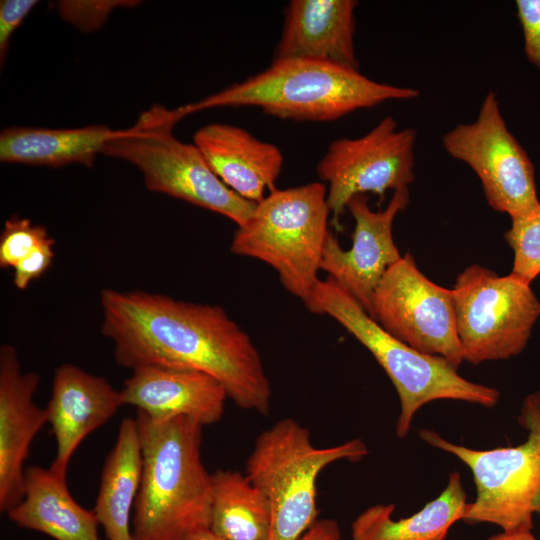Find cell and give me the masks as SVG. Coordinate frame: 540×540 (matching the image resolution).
I'll use <instances>...</instances> for the list:
<instances>
[{"label": "cell", "mask_w": 540, "mask_h": 540, "mask_svg": "<svg viewBox=\"0 0 540 540\" xmlns=\"http://www.w3.org/2000/svg\"><path fill=\"white\" fill-rule=\"evenodd\" d=\"M442 144L475 172L495 211L512 218L540 209L533 163L508 129L495 92L486 94L473 122L449 130Z\"/></svg>", "instance_id": "obj_10"}, {"label": "cell", "mask_w": 540, "mask_h": 540, "mask_svg": "<svg viewBox=\"0 0 540 540\" xmlns=\"http://www.w3.org/2000/svg\"><path fill=\"white\" fill-rule=\"evenodd\" d=\"M413 349L462 363L452 289L428 279L407 252L391 265L372 296V316Z\"/></svg>", "instance_id": "obj_11"}, {"label": "cell", "mask_w": 540, "mask_h": 540, "mask_svg": "<svg viewBox=\"0 0 540 540\" xmlns=\"http://www.w3.org/2000/svg\"><path fill=\"white\" fill-rule=\"evenodd\" d=\"M330 214L322 182L274 188L237 226L230 250L269 265L282 286L305 304L320 280Z\"/></svg>", "instance_id": "obj_5"}, {"label": "cell", "mask_w": 540, "mask_h": 540, "mask_svg": "<svg viewBox=\"0 0 540 540\" xmlns=\"http://www.w3.org/2000/svg\"><path fill=\"white\" fill-rule=\"evenodd\" d=\"M100 303L101 332L118 365L199 371L217 380L237 407L269 412L272 390L260 353L221 306L108 288Z\"/></svg>", "instance_id": "obj_1"}, {"label": "cell", "mask_w": 540, "mask_h": 540, "mask_svg": "<svg viewBox=\"0 0 540 540\" xmlns=\"http://www.w3.org/2000/svg\"><path fill=\"white\" fill-rule=\"evenodd\" d=\"M419 93L331 63L281 59L243 82L181 107L186 116L210 108L257 107L281 119L322 122L386 101L414 99Z\"/></svg>", "instance_id": "obj_3"}, {"label": "cell", "mask_w": 540, "mask_h": 540, "mask_svg": "<svg viewBox=\"0 0 540 540\" xmlns=\"http://www.w3.org/2000/svg\"><path fill=\"white\" fill-rule=\"evenodd\" d=\"M40 378L22 371L17 350L0 348V511L7 513L23 497L31 443L47 423L45 408L33 397Z\"/></svg>", "instance_id": "obj_14"}, {"label": "cell", "mask_w": 540, "mask_h": 540, "mask_svg": "<svg viewBox=\"0 0 540 540\" xmlns=\"http://www.w3.org/2000/svg\"><path fill=\"white\" fill-rule=\"evenodd\" d=\"M123 405H130L156 421L189 417L202 426L218 422L228 395L213 377L195 370L144 366L120 390Z\"/></svg>", "instance_id": "obj_16"}, {"label": "cell", "mask_w": 540, "mask_h": 540, "mask_svg": "<svg viewBox=\"0 0 540 540\" xmlns=\"http://www.w3.org/2000/svg\"><path fill=\"white\" fill-rule=\"evenodd\" d=\"M49 238L45 227L34 225L27 218L13 216L7 219L0 235L1 268H14Z\"/></svg>", "instance_id": "obj_25"}, {"label": "cell", "mask_w": 540, "mask_h": 540, "mask_svg": "<svg viewBox=\"0 0 540 540\" xmlns=\"http://www.w3.org/2000/svg\"><path fill=\"white\" fill-rule=\"evenodd\" d=\"M193 139L214 173L242 198L257 203L275 188L284 161L277 146L225 123L207 124Z\"/></svg>", "instance_id": "obj_18"}, {"label": "cell", "mask_w": 540, "mask_h": 540, "mask_svg": "<svg viewBox=\"0 0 540 540\" xmlns=\"http://www.w3.org/2000/svg\"><path fill=\"white\" fill-rule=\"evenodd\" d=\"M142 478L133 540H182L210 525L212 473L201 459L202 425L189 417L156 421L137 412Z\"/></svg>", "instance_id": "obj_2"}, {"label": "cell", "mask_w": 540, "mask_h": 540, "mask_svg": "<svg viewBox=\"0 0 540 540\" xmlns=\"http://www.w3.org/2000/svg\"><path fill=\"white\" fill-rule=\"evenodd\" d=\"M305 306L336 320L383 368L400 401L396 422L400 439L409 433L416 412L429 402L458 400L487 408L498 403L497 389L463 378L445 358L423 354L392 336L333 279H320Z\"/></svg>", "instance_id": "obj_4"}, {"label": "cell", "mask_w": 540, "mask_h": 540, "mask_svg": "<svg viewBox=\"0 0 540 540\" xmlns=\"http://www.w3.org/2000/svg\"><path fill=\"white\" fill-rule=\"evenodd\" d=\"M7 514L17 526L54 540H100L93 509L78 504L67 478L50 468L32 465L25 470L23 497Z\"/></svg>", "instance_id": "obj_19"}, {"label": "cell", "mask_w": 540, "mask_h": 540, "mask_svg": "<svg viewBox=\"0 0 540 540\" xmlns=\"http://www.w3.org/2000/svg\"><path fill=\"white\" fill-rule=\"evenodd\" d=\"M299 540H341V531L336 520L318 519Z\"/></svg>", "instance_id": "obj_30"}, {"label": "cell", "mask_w": 540, "mask_h": 540, "mask_svg": "<svg viewBox=\"0 0 540 540\" xmlns=\"http://www.w3.org/2000/svg\"><path fill=\"white\" fill-rule=\"evenodd\" d=\"M416 139L415 129H399L388 115L361 137L329 144L316 174L327 184V201L336 223L352 197L374 193L383 200L388 190L408 188L414 182Z\"/></svg>", "instance_id": "obj_12"}, {"label": "cell", "mask_w": 540, "mask_h": 540, "mask_svg": "<svg viewBox=\"0 0 540 540\" xmlns=\"http://www.w3.org/2000/svg\"><path fill=\"white\" fill-rule=\"evenodd\" d=\"M123 131L100 124L60 129L8 127L0 134V160L52 168L71 164L92 167L104 146Z\"/></svg>", "instance_id": "obj_20"}, {"label": "cell", "mask_w": 540, "mask_h": 540, "mask_svg": "<svg viewBox=\"0 0 540 540\" xmlns=\"http://www.w3.org/2000/svg\"><path fill=\"white\" fill-rule=\"evenodd\" d=\"M123 406L120 390L101 376L73 364L54 373L45 407L47 423L56 441V455L49 467L67 478L71 458L83 440L106 424Z\"/></svg>", "instance_id": "obj_15"}, {"label": "cell", "mask_w": 540, "mask_h": 540, "mask_svg": "<svg viewBox=\"0 0 540 540\" xmlns=\"http://www.w3.org/2000/svg\"><path fill=\"white\" fill-rule=\"evenodd\" d=\"M368 453L359 438L316 447L310 431L292 418L261 432L244 473L268 500V540H299L318 520L317 479L322 470L337 461L358 462Z\"/></svg>", "instance_id": "obj_6"}, {"label": "cell", "mask_w": 540, "mask_h": 540, "mask_svg": "<svg viewBox=\"0 0 540 540\" xmlns=\"http://www.w3.org/2000/svg\"><path fill=\"white\" fill-rule=\"evenodd\" d=\"M517 17L527 60L540 69V0H517Z\"/></svg>", "instance_id": "obj_27"}, {"label": "cell", "mask_w": 540, "mask_h": 540, "mask_svg": "<svg viewBox=\"0 0 540 540\" xmlns=\"http://www.w3.org/2000/svg\"><path fill=\"white\" fill-rule=\"evenodd\" d=\"M35 0H2L0 2V61H5L11 37L32 9Z\"/></svg>", "instance_id": "obj_29"}, {"label": "cell", "mask_w": 540, "mask_h": 540, "mask_svg": "<svg viewBox=\"0 0 540 540\" xmlns=\"http://www.w3.org/2000/svg\"><path fill=\"white\" fill-rule=\"evenodd\" d=\"M467 496L460 473L449 474L444 490L422 509L395 520V505L375 504L352 522V540H445L457 521L463 520Z\"/></svg>", "instance_id": "obj_21"}, {"label": "cell", "mask_w": 540, "mask_h": 540, "mask_svg": "<svg viewBox=\"0 0 540 540\" xmlns=\"http://www.w3.org/2000/svg\"><path fill=\"white\" fill-rule=\"evenodd\" d=\"M54 245L55 241L50 237L13 268V283L16 288L26 289L33 280L38 279L46 272L53 262Z\"/></svg>", "instance_id": "obj_28"}, {"label": "cell", "mask_w": 540, "mask_h": 540, "mask_svg": "<svg viewBox=\"0 0 540 540\" xmlns=\"http://www.w3.org/2000/svg\"><path fill=\"white\" fill-rule=\"evenodd\" d=\"M136 418H124L100 478L94 513L108 540H133L131 519L142 478Z\"/></svg>", "instance_id": "obj_22"}, {"label": "cell", "mask_w": 540, "mask_h": 540, "mask_svg": "<svg viewBox=\"0 0 540 540\" xmlns=\"http://www.w3.org/2000/svg\"><path fill=\"white\" fill-rule=\"evenodd\" d=\"M504 237L514 253L510 274L531 284L540 274V209L512 217Z\"/></svg>", "instance_id": "obj_24"}, {"label": "cell", "mask_w": 540, "mask_h": 540, "mask_svg": "<svg viewBox=\"0 0 540 540\" xmlns=\"http://www.w3.org/2000/svg\"><path fill=\"white\" fill-rule=\"evenodd\" d=\"M354 0H292L273 60L309 59L359 70Z\"/></svg>", "instance_id": "obj_17"}, {"label": "cell", "mask_w": 540, "mask_h": 540, "mask_svg": "<svg viewBox=\"0 0 540 540\" xmlns=\"http://www.w3.org/2000/svg\"><path fill=\"white\" fill-rule=\"evenodd\" d=\"M185 116L181 106L151 107L132 127L108 142L102 154L138 168L150 191L184 200L242 225L256 203L226 186L194 143L182 142L173 135L175 124Z\"/></svg>", "instance_id": "obj_7"}, {"label": "cell", "mask_w": 540, "mask_h": 540, "mask_svg": "<svg viewBox=\"0 0 540 540\" xmlns=\"http://www.w3.org/2000/svg\"><path fill=\"white\" fill-rule=\"evenodd\" d=\"M485 540H538L532 531L520 533H497L489 536Z\"/></svg>", "instance_id": "obj_31"}, {"label": "cell", "mask_w": 540, "mask_h": 540, "mask_svg": "<svg viewBox=\"0 0 540 540\" xmlns=\"http://www.w3.org/2000/svg\"><path fill=\"white\" fill-rule=\"evenodd\" d=\"M138 3L133 0H66L56 6L64 21L83 32H92L101 28L115 9Z\"/></svg>", "instance_id": "obj_26"}, {"label": "cell", "mask_w": 540, "mask_h": 540, "mask_svg": "<svg viewBox=\"0 0 540 540\" xmlns=\"http://www.w3.org/2000/svg\"><path fill=\"white\" fill-rule=\"evenodd\" d=\"M271 511L267 498L236 470L212 473L209 528L224 540H268Z\"/></svg>", "instance_id": "obj_23"}, {"label": "cell", "mask_w": 540, "mask_h": 540, "mask_svg": "<svg viewBox=\"0 0 540 540\" xmlns=\"http://www.w3.org/2000/svg\"><path fill=\"white\" fill-rule=\"evenodd\" d=\"M410 201L409 189L393 192L385 209L374 211L365 195L352 197L346 206L355 226L351 248L341 247L330 232L325 244L321 270L344 288L372 316V296L387 269L401 258L392 229L398 213Z\"/></svg>", "instance_id": "obj_13"}, {"label": "cell", "mask_w": 540, "mask_h": 540, "mask_svg": "<svg viewBox=\"0 0 540 540\" xmlns=\"http://www.w3.org/2000/svg\"><path fill=\"white\" fill-rule=\"evenodd\" d=\"M518 423L527 431L522 444L489 450L452 443L433 430L418 431L422 441L471 470L476 498L462 521L493 524L504 533L532 531L534 515L540 517V390L524 399Z\"/></svg>", "instance_id": "obj_8"}, {"label": "cell", "mask_w": 540, "mask_h": 540, "mask_svg": "<svg viewBox=\"0 0 540 540\" xmlns=\"http://www.w3.org/2000/svg\"><path fill=\"white\" fill-rule=\"evenodd\" d=\"M182 540H224L216 533H214L209 527L201 528L188 534Z\"/></svg>", "instance_id": "obj_32"}, {"label": "cell", "mask_w": 540, "mask_h": 540, "mask_svg": "<svg viewBox=\"0 0 540 540\" xmlns=\"http://www.w3.org/2000/svg\"><path fill=\"white\" fill-rule=\"evenodd\" d=\"M463 361L479 364L519 355L540 317V301L512 274L473 264L452 288Z\"/></svg>", "instance_id": "obj_9"}]
</instances>
